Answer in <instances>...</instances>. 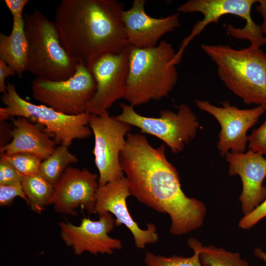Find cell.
<instances>
[{
	"label": "cell",
	"mask_w": 266,
	"mask_h": 266,
	"mask_svg": "<svg viewBox=\"0 0 266 266\" xmlns=\"http://www.w3.org/2000/svg\"><path fill=\"white\" fill-rule=\"evenodd\" d=\"M164 144L153 147L147 138L129 133L120 156L131 196L171 220L170 233L180 235L202 226L206 213L204 203L187 197L179 173L167 159Z\"/></svg>",
	"instance_id": "cell-1"
},
{
	"label": "cell",
	"mask_w": 266,
	"mask_h": 266,
	"mask_svg": "<svg viewBox=\"0 0 266 266\" xmlns=\"http://www.w3.org/2000/svg\"><path fill=\"white\" fill-rule=\"evenodd\" d=\"M124 7L116 0H62L53 22L69 56L90 69L101 56L126 50Z\"/></svg>",
	"instance_id": "cell-2"
},
{
	"label": "cell",
	"mask_w": 266,
	"mask_h": 266,
	"mask_svg": "<svg viewBox=\"0 0 266 266\" xmlns=\"http://www.w3.org/2000/svg\"><path fill=\"white\" fill-rule=\"evenodd\" d=\"M172 45L162 40L155 47L129 46V68L124 99L133 106L167 97L178 80Z\"/></svg>",
	"instance_id": "cell-3"
},
{
	"label": "cell",
	"mask_w": 266,
	"mask_h": 266,
	"mask_svg": "<svg viewBox=\"0 0 266 266\" xmlns=\"http://www.w3.org/2000/svg\"><path fill=\"white\" fill-rule=\"evenodd\" d=\"M215 64L225 86L248 105H266V53L250 44L235 49L227 45L202 44Z\"/></svg>",
	"instance_id": "cell-4"
},
{
	"label": "cell",
	"mask_w": 266,
	"mask_h": 266,
	"mask_svg": "<svg viewBox=\"0 0 266 266\" xmlns=\"http://www.w3.org/2000/svg\"><path fill=\"white\" fill-rule=\"evenodd\" d=\"M23 17L29 44L26 71L52 81L71 77L79 64L63 46L54 22L37 9Z\"/></svg>",
	"instance_id": "cell-5"
},
{
	"label": "cell",
	"mask_w": 266,
	"mask_h": 266,
	"mask_svg": "<svg viewBox=\"0 0 266 266\" xmlns=\"http://www.w3.org/2000/svg\"><path fill=\"white\" fill-rule=\"evenodd\" d=\"M1 101L5 106L0 108V121L15 116L34 120L45 127L46 133L53 135L56 144L69 147L74 140L92 134L89 126L90 114L67 115L45 105L32 103L19 95L13 84H7Z\"/></svg>",
	"instance_id": "cell-6"
},
{
	"label": "cell",
	"mask_w": 266,
	"mask_h": 266,
	"mask_svg": "<svg viewBox=\"0 0 266 266\" xmlns=\"http://www.w3.org/2000/svg\"><path fill=\"white\" fill-rule=\"evenodd\" d=\"M255 0H189L177 8L181 13L200 12L203 15L202 20L198 21L193 26L190 34L182 41L176 53L174 64L181 61L183 53L189 43L211 23H217L220 17L227 14L237 16L246 22L245 26L237 28L228 24L227 30L233 38L247 39L251 45L260 47L266 44V37L262 33L260 26L253 20L251 11Z\"/></svg>",
	"instance_id": "cell-7"
},
{
	"label": "cell",
	"mask_w": 266,
	"mask_h": 266,
	"mask_svg": "<svg viewBox=\"0 0 266 266\" xmlns=\"http://www.w3.org/2000/svg\"><path fill=\"white\" fill-rule=\"evenodd\" d=\"M120 106L122 112L115 116L117 119L158 137L174 154L184 150L196 137L200 128L197 116L186 104H180L176 112L162 110L157 118L140 115L130 104L121 103Z\"/></svg>",
	"instance_id": "cell-8"
},
{
	"label": "cell",
	"mask_w": 266,
	"mask_h": 266,
	"mask_svg": "<svg viewBox=\"0 0 266 266\" xmlns=\"http://www.w3.org/2000/svg\"><path fill=\"white\" fill-rule=\"evenodd\" d=\"M95 79L87 66L79 64L75 74L63 81L36 77L32 83V97L53 109L67 115L86 112L96 91Z\"/></svg>",
	"instance_id": "cell-9"
},
{
	"label": "cell",
	"mask_w": 266,
	"mask_h": 266,
	"mask_svg": "<svg viewBox=\"0 0 266 266\" xmlns=\"http://www.w3.org/2000/svg\"><path fill=\"white\" fill-rule=\"evenodd\" d=\"M89 126L95 138L93 153L99 172V185L124 177L120 156L131 126L110 116L108 112L101 116L91 114Z\"/></svg>",
	"instance_id": "cell-10"
},
{
	"label": "cell",
	"mask_w": 266,
	"mask_h": 266,
	"mask_svg": "<svg viewBox=\"0 0 266 266\" xmlns=\"http://www.w3.org/2000/svg\"><path fill=\"white\" fill-rule=\"evenodd\" d=\"M129 48L101 56L91 67L97 88L87 104L86 112L103 115L117 100L124 99L129 68Z\"/></svg>",
	"instance_id": "cell-11"
},
{
	"label": "cell",
	"mask_w": 266,
	"mask_h": 266,
	"mask_svg": "<svg viewBox=\"0 0 266 266\" xmlns=\"http://www.w3.org/2000/svg\"><path fill=\"white\" fill-rule=\"evenodd\" d=\"M196 105L213 116L220 124L217 148L222 157L228 152H244L248 143V131L266 112L258 105L250 109H240L226 101L222 106H215L207 100H196Z\"/></svg>",
	"instance_id": "cell-12"
},
{
	"label": "cell",
	"mask_w": 266,
	"mask_h": 266,
	"mask_svg": "<svg viewBox=\"0 0 266 266\" xmlns=\"http://www.w3.org/2000/svg\"><path fill=\"white\" fill-rule=\"evenodd\" d=\"M60 236L63 242L80 255L85 252L92 254H110L122 247L121 241L108 233L114 229L115 219L110 213L99 215L98 220L84 217L79 225L60 222Z\"/></svg>",
	"instance_id": "cell-13"
},
{
	"label": "cell",
	"mask_w": 266,
	"mask_h": 266,
	"mask_svg": "<svg viewBox=\"0 0 266 266\" xmlns=\"http://www.w3.org/2000/svg\"><path fill=\"white\" fill-rule=\"evenodd\" d=\"M99 176L88 170L71 166L64 172L54 186L48 205L52 204L58 213L76 216L79 207L89 213H95Z\"/></svg>",
	"instance_id": "cell-14"
},
{
	"label": "cell",
	"mask_w": 266,
	"mask_h": 266,
	"mask_svg": "<svg viewBox=\"0 0 266 266\" xmlns=\"http://www.w3.org/2000/svg\"><path fill=\"white\" fill-rule=\"evenodd\" d=\"M131 196L125 176L103 186H99L95 213L99 215L110 213L114 215L115 226L125 225L131 232L138 249L158 241L159 235L152 223L147 224L145 230L141 229L131 215L127 205V199Z\"/></svg>",
	"instance_id": "cell-15"
},
{
	"label": "cell",
	"mask_w": 266,
	"mask_h": 266,
	"mask_svg": "<svg viewBox=\"0 0 266 266\" xmlns=\"http://www.w3.org/2000/svg\"><path fill=\"white\" fill-rule=\"evenodd\" d=\"M226 159L229 163V174L238 175L242 181V190L239 200L244 215L252 212L266 199V159L263 155L249 150L247 152H228Z\"/></svg>",
	"instance_id": "cell-16"
},
{
	"label": "cell",
	"mask_w": 266,
	"mask_h": 266,
	"mask_svg": "<svg viewBox=\"0 0 266 266\" xmlns=\"http://www.w3.org/2000/svg\"><path fill=\"white\" fill-rule=\"evenodd\" d=\"M146 1L134 0L132 7L122 12L128 42L133 47H155L163 35L180 26L178 14L160 18L149 16L145 10Z\"/></svg>",
	"instance_id": "cell-17"
},
{
	"label": "cell",
	"mask_w": 266,
	"mask_h": 266,
	"mask_svg": "<svg viewBox=\"0 0 266 266\" xmlns=\"http://www.w3.org/2000/svg\"><path fill=\"white\" fill-rule=\"evenodd\" d=\"M13 128L10 131L11 141L0 147L1 154L11 155L18 153L33 155L42 161L54 151L55 142L37 126L24 117L13 120Z\"/></svg>",
	"instance_id": "cell-18"
},
{
	"label": "cell",
	"mask_w": 266,
	"mask_h": 266,
	"mask_svg": "<svg viewBox=\"0 0 266 266\" xmlns=\"http://www.w3.org/2000/svg\"><path fill=\"white\" fill-rule=\"evenodd\" d=\"M28 52L24 17L13 18L10 34L0 33V59L3 60L21 78L26 71Z\"/></svg>",
	"instance_id": "cell-19"
},
{
	"label": "cell",
	"mask_w": 266,
	"mask_h": 266,
	"mask_svg": "<svg viewBox=\"0 0 266 266\" xmlns=\"http://www.w3.org/2000/svg\"><path fill=\"white\" fill-rule=\"evenodd\" d=\"M21 184L30 209L36 213H41L48 205L54 186L38 172L25 176Z\"/></svg>",
	"instance_id": "cell-20"
},
{
	"label": "cell",
	"mask_w": 266,
	"mask_h": 266,
	"mask_svg": "<svg viewBox=\"0 0 266 266\" xmlns=\"http://www.w3.org/2000/svg\"><path fill=\"white\" fill-rule=\"evenodd\" d=\"M78 161V158L68 150V147L60 145L48 158L42 161L38 173L54 186L69 166Z\"/></svg>",
	"instance_id": "cell-21"
},
{
	"label": "cell",
	"mask_w": 266,
	"mask_h": 266,
	"mask_svg": "<svg viewBox=\"0 0 266 266\" xmlns=\"http://www.w3.org/2000/svg\"><path fill=\"white\" fill-rule=\"evenodd\" d=\"M187 242L194 251L192 256L186 257L175 255L166 257L147 252L144 257L145 264L146 266H205L200 259L201 243L194 238H189Z\"/></svg>",
	"instance_id": "cell-22"
},
{
	"label": "cell",
	"mask_w": 266,
	"mask_h": 266,
	"mask_svg": "<svg viewBox=\"0 0 266 266\" xmlns=\"http://www.w3.org/2000/svg\"><path fill=\"white\" fill-rule=\"evenodd\" d=\"M200 259L205 266H250L239 253L228 251L212 245L201 246Z\"/></svg>",
	"instance_id": "cell-23"
},
{
	"label": "cell",
	"mask_w": 266,
	"mask_h": 266,
	"mask_svg": "<svg viewBox=\"0 0 266 266\" xmlns=\"http://www.w3.org/2000/svg\"><path fill=\"white\" fill-rule=\"evenodd\" d=\"M0 156V158L10 163L24 176L38 173L42 161L37 156L27 153H18L11 155L1 154Z\"/></svg>",
	"instance_id": "cell-24"
},
{
	"label": "cell",
	"mask_w": 266,
	"mask_h": 266,
	"mask_svg": "<svg viewBox=\"0 0 266 266\" xmlns=\"http://www.w3.org/2000/svg\"><path fill=\"white\" fill-rule=\"evenodd\" d=\"M266 112V105L264 106ZM248 147L253 152L266 155V120L248 135Z\"/></svg>",
	"instance_id": "cell-25"
},
{
	"label": "cell",
	"mask_w": 266,
	"mask_h": 266,
	"mask_svg": "<svg viewBox=\"0 0 266 266\" xmlns=\"http://www.w3.org/2000/svg\"><path fill=\"white\" fill-rule=\"evenodd\" d=\"M24 176L10 163L0 158V185H11L21 183Z\"/></svg>",
	"instance_id": "cell-26"
},
{
	"label": "cell",
	"mask_w": 266,
	"mask_h": 266,
	"mask_svg": "<svg viewBox=\"0 0 266 266\" xmlns=\"http://www.w3.org/2000/svg\"><path fill=\"white\" fill-rule=\"evenodd\" d=\"M16 197H20L28 203L21 183L11 185H0V205H11Z\"/></svg>",
	"instance_id": "cell-27"
},
{
	"label": "cell",
	"mask_w": 266,
	"mask_h": 266,
	"mask_svg": "<svg viewBox=\"0 0 266 266\" xmlns=\"http://www.w3.org/2000/svg\"><path fill=\"white\" fill-rule=\"evenodd\" d=\"M266 217V199L257 208L250 213L244 215L238 223V226L242 229L248 230L262 219Z\"/></svg>",
	"instance_id": "cell-28"
},
{
	"label": "cell",
	"mask_w": 266,
	"mask_h": 266,
	"mask_svg": "<svg viewBox=\"0 0 266 266\" xmlns=\"http://www.w3.org/2000/svg\"><path fill=\"white\" fill-rule=\"evenodd\" d=\"M5 3L13 18L23 16V10L29 0H5Z\"/></svg>",
	"instance_id": "cell-29"
},
{
	"label": "cell",
	"mask_w": 266,
	"mask_h": 266,
	"mask_svg": "<svg viewBox=\"0 0 266 266\" xmlns=\"http://www.w3.org/2000/svg\"><path fill=\"white\" fill-rule=\"evenodd\" d=\"M15 74V71L3 60L0 59V92L2 94L6 91L7 85L5 83L6 78Z\"/></svg>",
	"instance_id": "cell-30"
},
{
	"label": "cell",
	"mask_w": 266,
	"mask_h": 266,
	"mask_svg": "<svg viewBox=\"0 0 266 266\" xmlns=\"http://www.w3.org/2000/svg\"><path fill=\"white\" fill-rule=\"evenodd\" d=\"M258 4L255 6V10L263 19L260 26L262 33L266 35V0H258Z\"/></svg>",
	"instance_id": "cell-31"
},
{
	"label": "cell",
	"mask_w": 266,
	"mask_h": 266,
	"mask_svg": "<svg viewBox=\"0 0 266 266\" xmlns=\"http://www.w3.org/2000/svg\"><path fill=\"white\" fill-rule=\"evenodd\" d=\"M254 254L255 257L266 263V252L264 251L261 248L257 247L255 248Z\"/></svg>",
	"instance_id": "cell-32"
}]
</instances>
